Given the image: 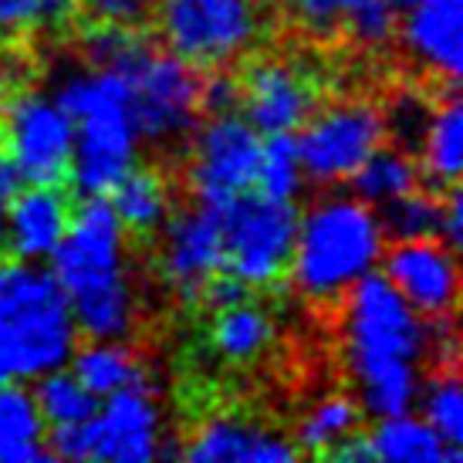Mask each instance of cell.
<instances>
[{
  "label": "cell",
  "mask_w": 463,
  "mask_h": 463,
  "mask_svg": "<svg viewBox=\"0 0 463 463\" xmlns=\"http://www.w3.org/2000/svg\"><path fill=\"white\" fill-rule=\"evenodd\" d=\"M345 295L348 365L359 383L362 412L383 420L412 410L426 359V318L375 270Z\"/></svg>",
  "instance_id": "6da1fadb"
},
{
  "label": "cell",
  "mask_w": 463,
  "mask_h": 463,
  "mask_svg": "<svg viewBox=\"0 0 463 463\" xmlns=\"http://www.w3.org/2000/svg\"><path fill=\"white\" fill-rule=\"evenodd\" d=\"M48 260L68 295L78 335L91 342H126L136 325V298L126 268V227L109 196H81Z\"/></svg>",
  "instance_id": "7a4b0ae2"
},
{
  "label": "cell",
  "mask_w": 463,
  "mask_h": 463,
  "mask_svg": "<svg viewBox=\"0 0 463 463\" xmlns=\"http://www.w3.org/2000/svg\"><path fill=\"white\" fill-rule=\"evenodd\" d=\"M52 99L75 122L68 180L81 196H109L139 156L129 78L89 65L81 71H68Z\"/></svg>",
  "instance_id": "3957f363"
},
{
  "label": "cell",
  "mask_w": 463,
  "mask_h": 463,
  "mask_svg": "<svg viewBox=\"0 0 463 463\" xmlns=\"http://www.w3.org/2000/svg\"><path fill=\"white\" fill-rule=\"evenodd\" d=\"M386 250L379 213L359 196H325L308 213H298L291 247V281L311 301H332L373 274Z\"/></svg>",
  "instance_id": "277c9868"
},
{
  "label": "cell",
  "mask_w": 463,
  "mask_h": 463,
  "mask_svg": "<svg viewBox=\"0 0 463 463\" xmlns=\"http://www.w3.org/2000/svg\"><path fill=\"white\" fill-rule=\"evenodd\" d=\"M78 325L52 268L14 260L0 268V359L11 379H38L65 369Z\"/></svg>",
  "instance_id": "5b68a950"
},
{
  "label": "cell",
  "mask_w": 463,
  "mask_h": 463,
  "mask_svg": "<svg viewBox=\"0 0 463 463\" xmlns=\"http://www.w3.org/2000/svg\"><path fill=\"white\" fill-rule=\"evenodd\" d=\"M223 241V270L247 288H268L288 270L295 247V200H274L254 186L210 206Z\"/></svg>",
  "instance_id": "8992f818"
},
{
  "label": "cell",
  "mask_w": 463,
  "mask_h": 463,
  "mask_svg": "<svg viewBox=\"0 0 463 463\" xmlns=\"http://www.w3.org/2000/svg\"><path fill=\"white\" fill-rule=\"evenodd\" d=\"M156 21L169 52L194 68L227 65L258 34L250 0H156Z\"/></svg>",
  "instance_id": "52a82bcc"
},
{
  "label": "cell",
  "mask_w": 463,
  "mask_h": 463,
  "mask_svg": "<svg viewBox=\"0 0 463 463\" xmlns=\"http://www.w3.org/2000/svg\"><path fill=\"white\" fill-rule=\"evenodd\" d=\"M298 159L311 183L332 186L348 180L375 146L386 142V122L373 102H338L315 109L298 129Z\"/></svg>",
  "instance_id": "ba28073f"
},
{
  "label": "cell",
  "mask_w": 463,
  "mask_h": 463,
  "mask_svg": "<svg viewBox=\"0 0 463 463\" xmlns=\"http://www.w3.org/2000/svg\"><path fill=\"white\" fill-rule=\"evenodd\" d=\"M75 122L52 95L21 91L4 109V149L24 183L61 186L71 173Z\"/></svg>",
  "instance_id": "9c48e42d"
},
{
  "label": "cell",
  "mask_w": 463,
  "mask_h": 463,
  "mask_svg": "<svg viewBox=\"0 0 463 463\" xmlns=\"http://www.w3.org/2000/svg\"><path fill=\"white\" fill-rule=\"evenodd\" d=\"M132 116L139 139L176 142L200 118V71L173 52H153L132 68Z\"/></svg>",
  "instance_id": "30bf717a"
},
{
  "label": "cell",
  "mask_w": 463,
  "mask_h": 463,
  "mask_svg": "<svg viewBox=\"0 0 463 463\" xmlns=\"http://www.w3.org/2000/svg\"><path fill=\"white\" fill-rule=\"evenodd\" d=\"M194 132L190 186H194L196 203L213 206L254 186L264 136L244 116L237 112L210 116V122L196 126Z\"/></svg>",
  "instance_id": "8fae6325"
},
{
  "label": "cell",
  "mask_w": 463,
  "mask_h": 463,
  "mask_svg": "<svg viewBox=\"0 0 463 463\" xmlns=\"http://www.w3.org/2000/svg\"><path fill=\"white\" fill-rule=\"evenodd\" d=\"M379 260H383V278L423 318L457 311V298H460L457 250L443 244L439 237L392 241V247L383 250Z\"/></svg>",
  "instance_id": "7c38bea8"
},
{
  "label": "cell",
  "mask_w": 463,
  "mask_h": 463,
  "mask_svg": "<svg viewBox=\"0 0 463 463\" xmlns=\"http://www.w3.org/2000/svg\"><path fill=\"white\" fill-rule=\"evenodd\" d=\"M163 450V412L153 386L122 389L99 402L89 420V460L149 463Z\"/></svg>",
  "instance_id": "4fadbf2b"
},
{
  "label": "cell",
  "mask_w": 463,
  "mask_h": 463,
  "mask_svg": "<svg viewBox=\"0 0 463 463\" xmlns=\"http://www.w3.org/2000/svg\"><path fill=\"white\" fill-rule=\"evenodd\" d=\"M241 109L260 136L298 132L318 109V89L301 68L260 58L241 78Z\"/></svg>",
  "instance_id": "5bb4252c"
},
{
  "label": "cell",
  "mask_w": 463,
  "mask_h": 463,
  "mask_svg": "<svg viewBox=\"0 0 463 463\" xmlns=\"http://www.w3.org/2000/svg\"><path fill=\"white\" fill-rule=\"evenodd\" d=\"M156 233L163 247V278L176 288L183 301H196L206 278L223 270V241L213 210L203 203L180 210L176 217L163 220Z\"/></svg>",
  "instance_id": "9a60e30c"
},
{
  "label": "cell",
  "mask_w": 463,
  "mask_h": 463,
  "mask_svg": "<svg viewBox=\"0 0 463 463\" xmlns=\"http://www.w3.org/2000/svg\"><path fill=\"white\" fill-rule=\"evenodd\" d=\"M71 196L61 186H21L7 210V231L4 244L11 247L14 258L21 260H44L52 258L58 241L65 237L71 223Z\"/></svg>",
  "instance_id": "2e32d148"
},
{
  "label": "cell",
  "mask_w": 463,
  "mask_h": 463,
  "mask_svg": "<svg viewBox=\"0 0 463 463\" xmlns=\"http://www.w3.org/2000/svg\"><path fill=\"white\" fill-rule=\"evenodd\" d=\"M402 41L423 65L447 85H460L463 71V0H416L406 21Z\"/></svg>",
  "instance_id": "e0dca14e"
},
{
  "label": "cell",
  "mask_w": 463,
  "mask_h": 463,
  "mask_svg": "<svg viewBox=\"0 0 463 463\" xmlns=\"http://www.w3.org/2000/svg\"><path fill=\"white\" fill-rule=\"evenodd\" d=\"M180 457L190 463H288L295 460L298 450L281 433L233 416H213L196 430L186 447H180Z\"/></svg>",
  "instance_id": "ac0fdd59"
},
{
  "label": "cell",
  "mask_w": 463,
  "mask_h": 463,
  "mask_svg": "<svg viewBox=\"0 0 463 463\" xmlns=\"http://www.w3.org/2000/svg\"><path fill=\"white\" fill-rule=\"evenodd\" d=\"M463 169V105L457 99V85H447V95L433 102L420 142V176L426 190L443 194L460 180Z\"/></svg>",
  "instance_id": "d6986e66"
},
{
  "label": "cell",
  "mask_w": 463,
  "mask_h": 463,
  "mask_svg": "<svg viewBox=\"0 0 463 463\" xmlns=\"http://www.w3.org/2000/svg\"><path fill=\"white\" fill-rule=\"evenodd\" d=\"M365 443L373 450V460L383 463H460V447H450L423 416H412L410 410L396 416H383L365 433Z\"/></svg>",
  "instance_id": "ffe728a7"
},
{
  "label": "cell",
  "mask_w": 463,
  "mask_h": 463,
  "mask_svg": "<svg viewBox=\"0 0 463 463\" xmlns=\"http://www.w3.org/2000/svg\"><path fill=\"white\" fill-rule=\"evenodd\" d=\"M48 423L38 410L34 392L24 386L0 383V463H48L44 447Z\"/></svg>",
  "instance_id": "44dd1931"
},
{
  "label": "cell",
  "mask_w": 463,
  "mask_h": 463,
  "mask_svg": "<svg viewBox=\"0 0 463 463\" xmlns=\"http://www.w3.org/2000/svg\"><path fill=\"white\" fill-rule=\"evenodd\" d=\"M68 365H71L78 383L99 399L122 392V389L153 386L142 359L122 342H91L89 338V345H75Z\"/></svg>",
  "instance_id": "7402d4cb"
},
{
  "label": "cell",
  "mask_w": 463,
  "mask_h": 463,
  "mask_svg": "<svg viewBox=\"0 0 463 463\" xmlns=\"http://www.w3.org/2000/svg\"><path fill=\"white\" fill-rule=\"evenodd\" d=\"M348 186H352V196L365 200L369 206H383L416 186H423V176H420V163L412 159V153L399 149L392 142L389 146L383 142L348 176Z\"/></svg>",
  "instance_id": "603a6c76"
},
{
  "label": "cell",
  "mask_w": 463,
  "mask_h": 463,
  "mask_svg": "<svg viewBox=\"0 0 463 463\" xmlns=\"http://www.w3.org/2000/svg\"><path fill=\"white\" fill-rule=\"evenodd\" d=\"M109 200H112L118 223L129 233H139V237L156 233L163 227V220L169 217V190L166 180L159 176V169L132 166L109 190Z\"/></svg>",
  "instance_id": "cb8c5ba5"
},
{
  "label": "cell",
  "mask_w": 463,
  "mask_h": 463,
  "mask_svg": "<svg viewBox=\"0 0 463 463\" xmlns=\"http://www.w3.org/2000/svg\"><path fill=\"white\" fill-rule=\"evenodd\" d=\"M274 338V322L268 311L258 305L237 301L231 308H220L210 328V345L217 348L220 359L227 362H250L270 345Z\"/></svg>",
  "instance_id": "d4e9b609"
},
{
  "label": "cell",
  "mask_w": 463,
  "mask_h": 463,
  "mask_svg": "<svg viewBox=\"0 0 463 463\" xmlns=\"http://www.w3.org/2000/svg\"><path fill=\"white\" fill-rule=\"evenodd\" d=\"M379 227L389 241H416V237H439L443 231V196L437 190L416 186L396 196L379 210Z\"/></svg>",
  "instance_id": "484cf974"
},
{
  "label": "cell",
  "mask_w": 463,
  "mask_h": 463,
  "mask_svg": "<svg viewBox=\"0 0 463 463\" xmlns=\"http://www.w3.org/2000/svg\"><path fill=\"white\" fill-rule=\"evenodd\" d=\"M34 399H38V410L44 416L48 426H68V423H85L99 412V402L102 399L89 392L75 379L71 369H52L34 379Z\"/></svg>",
  "instance_id": "4316f807"
},
{
  "label": "cell",
  "mask_w": 463,
  "mask_h": 463,
  "mask_svg": "<svg viewBox=\"0 0 463 463\" xmlns=\"http://www.w3.org/2000/svg\"><path fill=\"white\" fill-rule=\"evenodd\" d=\"M359 423H362L359 402H352V399H345V396L322 399V402L305 416V423L298 426L295 450L325 457L335 443H342L348 433H355Z\"/></svg>",
  "instance_id": "83f0119b"
},
{
  "label": "cell",
  "mask_w": 463,
  "mask_h": 463,
  "mask_svg": "<svg viewBox=\"0 0 463 463\" xmlns=\"http://www.w3.org/2000/svg\"><path fill=\"white\" fill-rule=\"evenodd\" d=\"M156 44L146 34H139V27H122V24H102L85 34L81 52L91 68H109L118 75H132V68L139 65L146 54L153 52Z\"/></svg>",
  "instance_id": "f1b7e54d"
},
{
  "label": "cell",
  "mask_w": 463,
  "mask_h": 463,
  "mask_svg": "<svg viewBox=\"0 0 463 463\" xmlns=\"http://www.w3.org/2000/svg\"><path fill=\"white\" fill-rule=\"evenodd\" d=\"M305 180V169L298 159L295 132H274L260 139V163H258V186L264 196L274 200H295Z\"/></svg>",
  "instance_id": "f546056e"
},
{
  "label": "cell",
  "mask_w": 463,
  "mask_h": 463,
  "mask_svg": "<svg viewBox=\"0 0 463 463\" xmlns=\"http://www.w3.org/2000/svg\"><path fill=\"white\" fill-rule=\"evenodd\" d=\"M420 406H423V420L439 437L447 439L450 447L463 443V396H460V373L457 365L450 369H433L430 383L420 392Z\"/></svg>",
  "instance_id": "4dcf8cb0"
},
{
  "label": "cell",
  "mask_w": 463,
  "mask_h": 463,
  "mask_svg": "<svg viewBox=\"0 0 463 463\" xmlns=\"http://www.w3.org/2000/svg\"><path fill=\"white\" fill-rule=\"evenodd\" d=\"M430 112H433V102H430V99H423L416 89L399 91L396 99H392V105L383 112L386 136L392 139V146L406 149V153H420V142H423Z\"/></svg>",
  "instance_id": "1f68e13d"
},
{
  "label": "cell",
  "mask_w": 463,
  "mask_h": 463,
  "mask_svg": "<svg viewBox=\"0 0 463 463\" xmlns=\"http://www.w3.org/2000/svg\"><path fill=\"white\" fill-rule=\"evenodd\" d=\"M75 14V0H0V34L31 27H61Z\"/></svg>",
  "instance_id": "d6a6232c"
},
{
  "label": "cell",
  "mask_w": 463,
  "mask_h": 463,
  "mask_svg": "<svg viewBox=\"0 0 463 463\" xmlns=\"http://www.w3.org/2000/svg\"><path fill=\"white\" fill-rule=\"evenodd\" d=\"M342 27L348 31V38L362 44V48H383V44L396 38L399 11L389 7L386 0H362L359 7L342 21Z\"/></svg>",
  "instance_id": "836d02e7"
},
{
  "label": "cell",
  "mask_w": 463,
  "mask_h": 463,
  "mask_svg": "<svg viewBox=\"0 0 463 463\" xmlns=\"http://www.w3.org/2000/svg\"><path fill=\"white\" fill-rule=\"evenodd\" d=\"M241 109V78L220 68H210V75L200 78V112L206 116H227Z\"/></svg>",
  "instance_id": "e575fe53"
},
{
  "label": "cell",
  "mask_w": 463,
  "mask_h": 463,
  "mask_svg": "<svg viewBox=\"0 0 463 463\" xmlns=\"http://www.w3.org/2000/svg\"><path fill=\"white\" fill-rule=\"evenodd\" d=\"M362 0H295V11L301 24L315 34H335L348 14L359 7Z\"/></svg>",
  "instance_id": "d590c367"
},
{
  "label": "cell",
  "mask_w": 463,
  "mask_h": 463,
  "mask_svg": "<svg viewBox=\"0 0 463 463\" xmlns=\"http://www.w3.org/2000/svg\"><path fill=\"white\" fill-rule=\"evenodd\" d=\"M89 14L102 24L142 27L156 14V0H85Z\"/></svg>",
  "instance_id": "8d00e7d4"
},
{
  "label": "cell",
  "mask_w": 463,
  "mask_h": 463,
  "mask_svg": "<svg viewBox=\"0 0 463 463\" xmlns=\"http://www.w3.org/2000/svg\"><path fill=\"white\" fill-rule=\"evenodd\" d=\"M247 288L244 281H237L231 270H217V274H210L206 278V284L200 288V298L196 301H203L206 308H231V305H237V301H247Z\"/></svg>",
  "instance_id": "74e56055"
},
{
  "label": "cell",
  "mask_w": 463,
  "mask_h": 463,
  "mask_svg": "<svg viewBox=\"0 0 463 463\" xmlns=\"http://www.w3.org/2000/svg\"><path fill=\"white\" fill-rule=\"evenodd\" d=\"M21 186H24V180L14 166V159L7 156V149H0V247H4V231H7V210H11V200Z\"/></svg>",
  "instance_id": "f35d334b"
},
{
  "label": "cell",
  "mask_w": 463,
  "mask_h": 463,
  "mask_svg": "<svg viewBox=\"0 0 463 463\" xmlns=\"http://www.w3.org/2000/svg\"><path fill=\"white\" fill-rule=\"evenodd\" d=\"M386 4H389V7H396L399 14H406L412 7V4H416V0H386Z\"/></svg>",
  "instance_id": "ab89813d"
},
{
  "label": "cell",
  "mask_w": 463,
  "mask_h": 463,
  "mask_svg": "<svg viewBox=\"0 0 463 463\" xmlns=\"http://www.w3.org/2000/svg\"><path fill=\"white\" fill-rule=\"evenodd\" d=\"M0 383H11V375H7V369H4V359H0Z\"/></svg>",
  "instance_id": "60d3db41"
},
{
  "label": "cell",
  "mask_w": 463,
  "mask_h": 463,
  "mask_svg": "<svg viewBox=\"0 0 463 463\" xmlns=\"http://www.w3.org/2000/svg\"><path fill=\"white\" fill-rule=\"evenodd\" d=\"M254 7H268V4H274V0H250Z\"/></svg>",
  "instance_id": "b9f144b4"
}]
</instances>
